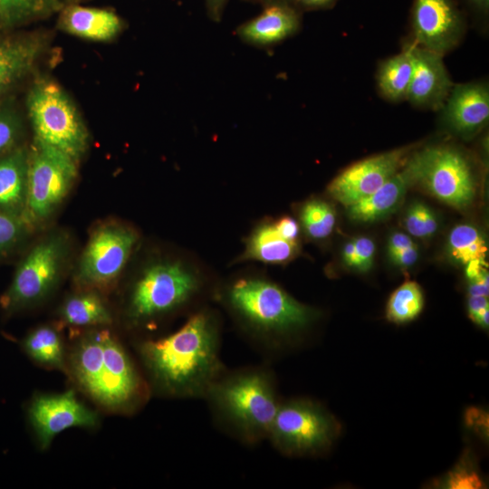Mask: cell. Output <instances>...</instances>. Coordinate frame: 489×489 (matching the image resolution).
I'll list each match as a JSON object with an SVG mask.
<instances>
[{
    "label": "cell",
    "mask_w": 489,
    "mask_h": 489,
    "mask_svg": "<svg viewBox=\"0 0 489 489\" xmlns=\"http://www.w3.org/2000/svg\"><path fill=\"white\" fill-rule=\"evenodd\" d=\"M416 184L439 201L465 208L474 200L475 184L467 158L449 146H433L408 157Z\"/></svg>",
    "instance_id": "10"
},
{
    "label": "cell",
    "mask_w": 489,
    "mask_h": 489,
    "mask_svg": "<svg viewBox=\"0 0 489 489\" xmlns=\"http://www.w3.org/2000/svg\"><path fill=\"white\" fill-rule=\"evenodd\" d=\"M28 167L29 153L24 149H16L0 158V210L24 220Z\"/></svg>",
    "instance_id": "19"
},
{
    "label": "cell",
    "mask_w": 489,
    "mask_h": 489,
    "mask_svg": "<svg viewBox=\"0 0 489 489\" xmlns=\"http://www.w3.org/2000/svg\"><path fill=\"white\" fill-rule=\"evenodd\" d=\"M423 307L424 294L420 285L414 281H407L389 296L386 318L395 324L408 323L418 317Z\"/></svg>",
    "instance_id": "26"
},
{
    "label": "cell",
    "mask_w": 489,
    "mask_h": 489,
    "mask_svg": "<svg viewBox=\"0 0 489 489\" xmlns=\"http://www.w3.org/2000/svg\"><path fill=\"white\" fill-rule=\"evenodd\" d=\"M403 225L409 235L419 238L429 237L437 230L435 213L420 202L409 206L405 214Z\"/></svg>",
    "instance_id": "31"
},
{
    "label": "cell",
    "mask_w": 489,
    "mask_h": 489,
    "mask_svg": "<svg viewBox=\"0 0 489 489\" xmlns=\"http://www.w3.org/2000/svg\"><path fill=\"white\" fill-rule=\"evenodd\" d=\"M76 160L65 152L34 139L29 153L25 220H46L64 200L76 176Z\"/></svg>",
    "instance_id": "9"
},
{
    "label": "cell",
    "mask_w": 489,
    "mask_h": 489,
    "mask_svg": "<svg viewBox=\"0 0 489 489\" xmlns=\"http://www.w3.org/2000/svg\"><path fill=\"white\" fill-rule=\"evenodd\" d=\"M468 293L472 296H488V273L486 270L478 278L469 281Z\"/></svg>",
    "instance_id": "38"
},
{
    "label": "cell",
    "mask_w": 489,
    "mask_h": 489,
    "mask_svg": "<svg viewBox=\"0 0 489 489\" xmlns=\"http://www.w3.org/2000/svg\"><path fill=\"white\" fill-rule=\"evenodd\" d=\"M388 257L390 261L398 267H410L418 258L417 246L415 244L409 247L388 253Z\"/></svg>",
    "instance_id": "36"
},
{
    "label": "cell",
    "mask_w": 489,
    "mask_h": 489,
    "mask_svg": "<svg viewBox=\"0 0 489 489\" xmlns=\"http://www.w3.org/2000/svg\"><path fill=\"white\" fill-rule=\"evenodd\" d=\"M62 321L75 327L110 324V312L102 299L93 292H84L70 296L61 309Z\"/></svg>",
    "instance_id": "24"
},
{
    "label": "cell",
    "mask_w": 489,
    "mask_h": 489,
    "mask_svg": "<svg viewBox=\"0 0 489 489\" xmlns=\"http://www.w3.org/2000/svg\"><path fill=\"white\" fill-rule=\"evenodd\" d=\"M28 415L40 446L44 449L61 432L72 427H93L97 415L82 404L72 390L35 397Z\"/></svg>",
    "instance_id": "13"
},
{
    "label": "cell",
    "mask_w": 489,
    "mask_h": 489,
    "mask_svg": "<svg viewBox=\"0 0 489 489\" xmlns=\"http://www.w3.org/2000/svg\"><path fill=\"white\" fill-rule=\"evenodd\" d=\"M138 241L130 227L110 223L97 228L81 255L77 282L86 287H102L122 272Z\"/></svg>",
    "instance_id": "11"
},
{
    "label": "cell",
    "mask_w": 489,
    "mask_h": 489,
    "mask_svg": "<svg viewBox=\"0 0 489 489\" xmlns=\"http://www.w3.org/2000/svg\"><path fill=\"white\" fill-rule=\"evenodd\" d=\"M25 353L35 362L53 369H64V348L59 332L53 327H37L23 340Z\"/></svg>",
    "instance_id": "25"
},
{
    "label": "cell",
    "mask_w": 489,
    "mask_h": 489,
    "mask_svg": "<svg viewBox=\"0 0 489 489\" xmlns=\"http://www.w3.org/2000/svg\"><path fill=\"white\" fill-rule=\"evenodd\" d=\"M297 5L306 8H319L326 6L333 0H292Z\"/></svg>",
    "instance_id": "43"
},
{
    "label": "cell",
    "mask_w": 489,
    "mask_h": 489,
    "mask_svg": "<svg viewBox=\"0 0 489 489\" xmlns=\"http://www.w3.org/2000/svg\"><path fill=\"white\" fill-rule=\"evenodd\" d=\"M411 150L407 146L355 162L331 180L329 194L344 206L367 197L404 166Z\"/></svg>",
    "instance_id": "12"
},
{
    "label": "cell",
    "mask_w": 489,
    "mask_h": 489,
    "mask_svg": "<svg viewBox=\"0 0 489 489\" xmlns=\"http://www.w3.org/2000/svg\"><path fill=\"white\" fill-rule=\"evenodd\" d=\"M217 318L208 310L195 312L177 331L143 341L139 355L153 387L180 398H204L225 367L220 356Z\"/></svg>",
    "instance_id": "1"
},
{
    "label": "cell",
    "mask_w": 489,
    "mask_h": 489,
    "mask_svg": "<svg viewBox=\"0 0 489 489\" xmlns=\"http://www.w3.org/2000/svg\"><path fill=\"white\" fill-rule=\"evenodd\" d=\"M273 225L283 238L292 243H297L300 227L295 219L283 216L273 222Z\"/></svg>",
    "instance_id": "37"
},
{
    "label": "cell",
    "mask_w": 489,
    "mask_h": 489,
    "mask_svg": "<svg viewBox=\"0 0 489 489\" xmlns=\"http://www.w3.org/2000/svg\"><path fill=\"white\" fill-rule=\"evenodd\" d=\"M228 0H205L208 17L214 22H219L223 16Z\"/></svg>",
    "instance_id": "40"
},
{
    "label": "cell",
    "mask_w": 489,
    "mask_h": 489,
    "mask_svg": "<svg viewBox=\"0 0 489 489\" xmlns=\"http://www.w3.org/2000/svg\"><path fill=\"white\" fill-rule=\"evenodd\" d=\"M416 184L408 158L404 166L379 189L348 206L349 217L357 222L379 220L393 212L402 201L408 189Z\"/></svg>",
    "instance_id": "18"
},
{
    "label": "cell",
    "mask_w": 489,
    "mask_h": 489,
    "mask_svg": "<svg viewBox=\"0 0 489 489\" xmlns=\"http://www.w3.org/2000/svg\"><path fill=\"white\" fill-rule=\"evenodd\" d=\"M204 399L216 425L248 446L267 439L281 401L273 373L266 366L225 369Z\"/></svg>",
    "instance_id": "2"
},
{
    "label": "cell",
    "mask_w": 489,
    "mask_h": 489,
    "mask_svg": "<svg viewBox=\"0 0 489 489\" xmlns=\"http://www.w3.org/2000/svg\"><path fill=\"white\" fill-rule=\"evenodd\" d=\"M201 289L199 276L183 264H153L132 286L127 306L128 319L134 325L155 321L193 302Z\"/></svg>",
    "instance_id": "5"
},
{
    "label": "cell",
    "mask_w": 489,
    "mask_h": 489,
    "mask_svg": "<svg viewBox=\"0 0 489 489\" xmlns=\"http://www.w3.org/2000/svg\"><path fill=\"white\" fill-rule=\"evenodd\" d=\"M413 73L412 44L386 60L378 72V86L382 95L392 101L407 99Z\"/></svg>",
    "instance_id": "23"
},
{
    "label": "cell",
    "mask_w": 489,
    "mask_h": 489,
    "mask_svg": "<svg viewBox=\"0 0 489 489\" xmlns=\"http://www.w3.org/2000/svg\"><path fill=\"white\" fill-rule=\"evenodd\" d=\"M443 124L462 138H471L489 120V88L485 82L453 85L440 108Z\"/></svg>",
    "instance_id": "15"
},
{
    "label": "cell",
    "mask_w": 489,
    "mask_h": 489,
    "mask_svg": "<svg viewBox=\"0 0 489 489\" xmlns=\"http://www.w3.org/2000/svg\"><path fill=\"white\" fill-rule=\"evenodd\" d=\"M342 261L346 266L356 270L357 255L353 239L348 241L342 249Z\"/></svg>",
    "instance_id": "42"
},
{
    "label": "cell",
    "mask_w": 489,
    "mask_h": 489,
    "mask_svg": "<svg viewBox=\"0 0 489 489\" xmlns=\"http://www.w3.org/2000/svg\"><path fill=\"white\" fill-rule=\"evenodd\" d=\"M415 244L409 235L396 232L393 233L388 240V254Z\"/></svg>",
    "instance_id": "39"
},
{
    "label": "cell",
    "mask_w": 489,
    "mask_h": 489,
    "mask_svg": "<svg viewBox=\"0 0 489 489\" xmlns=\"http://www.w3.org/2000/svg\"><path fill=\"white\" fill-rule=\"evenodd\" d=\"M28 225L23 217L0 210V257L19 244L27 233Z\"/></svg>",
    "instance_id": "32"
},
{
    "label": "cell",
    "mask_w": 489,
    "mask_h": 489,
    "mask_svg": "<svg viewBox=\"0 0 489 489\" xmlns=\"http://www.w3.org/2000/svg\"><path fill=\"white\" fill-rule=\"evenodd\" d=\"M59 5V0H0V27H14L46 15Z\"/></svg>",
    "instance_id": "28"
},
{
    "label": "cell",
    "mask_w": 489,
    "mask_h": 489,
    "mask_svg": "<svg viewBox=\"0 0 489 489\" xmlns=\"http://www.w3.org/2000/svg\"><path fill=\"white\" fill-rule=\"evenodd\" d=\"M357 255L356 270L360 272L369 271L373 264L375 254V244L367 236L353 238Z\"/></svg>",
    "instance_id": "33"
},
{
    "label": "cell",
    "mask_w": 489,
    "mask_h": 489,
    "mask_svg": "<svg viewBox=\"0 0 489 489\" xmlns=\"http://www.w3.org/2000/svg\"><path fill=\"white\" fill-rule=\"evenodd\" d=\"M254 3H259L263 4L264 5H267L270 4H275V3H287L289 0H246Z\"/></svg>",
    "instance_id": "45"
},
{
    "label": "cell",
    "mask_w": 489,
    "mask_h": 489,
    "mask_svg": "<svg viewBox=\"0 0 489 489\" xmlns=\"http://www.w3.org/2000/svg\"><path fill=\"white\" fill-rule=\"evenodd\" d=\"M297 252V243L283 238L273 222L260 224L246 240L244 260H256L265 264H284Z\"/></svg>",
    "instance_id": "21"
},
{
    "label": "cell",
    "mask_w": 489,
    "mask_h": 489,
    "mask_svg": "<svg viewBox=\"0 0 489 489\" xmlns=\"http://www.w3.org/2000/svg\"><path fill=\"white\" fill-rule=\"evenodd\" d=\"M66 254V238L61 233L39 241L20 262L1 296L2 310L12 314L46 298L60 278Z\"/></svg>",
    "instance_id": "8"
},
{
    "label": "cell",
    "mask_w": 489,
    "mask_h": 489,
    "mask_svg": "<svg viewBox=\"0 0 489 489\" xmlns=\"http://www.w3.org/2000/svg\"><path fill=\"white\" fill-rule=\"evenodd\" d=\"M413 43L443 55L461 40L463 22L452 0H415Z\"/></svg>",
    "instance_id": "14"
},
{
    "label": "cell",
    "mask_w": 489,
    "mask_h": 489,
    "mask_svg": "<svg viewBox=\"0 0 489 489\" xmlns=\"http://www.w3.org/2000/svg\"><path fill=\"white\" fill-rule=\"evenodd\" d=\"M38 51L39 44L31 39L0 40V94L28 72Z\"/></svg>",
    "instance_id": "22"
},
{
    "label": "cell",
    "mask_w": 489,
    "mask_h": 489,
    "mask_svg": "<svg viewBox=\"0 0 489 489\" xmlns=\"http://www.w3.org/2000/svg\"><path fill=\"white\" fill-rule=\"evenodd\" d=\"M340 425L319 402L294 398L280 401L267 440L287 456L318 455L329 450Z\"/></svg>",
    "instance_id": "6"
},
{
    "label": "cell",
    "mask_w": 489,
    "mask_h": 489,
    "mask_svg": "<svg viewBox=\"0 0 489 489\" xmlns=\"http://www.w3.org/2000/svg\"><path fill=\"white\" fill-rule=\"evenodd\" d=\"M300 219L311 238L323 239L333 231L336 214L331 204L321 199H312L302 206Z\"/></svg>",
    "instance_id": "29"
},
{
    "label": "cell",
    "mask_w": 489,
    "mask_h": 489,
    "mask_svg": "<svg viewBox=\"0 0 489 489\" xmlns=\"http://www.w3.org/2000/svg\"><path fill=\"white\" fill-rule=\"evenodd\" d=\"M223 297L245 334L266 352L283 349L318 317L316 310L276 283L258 277L233 282Z\"/></svg>",
    "instance_id": "3"
},
{
    "label": "cell",
    "mask_w": 489,
    "mask_h": 489,
    "mask_svg": "<svg viewBox=\"0 0 489 489\" xmlns=\"http://www.w3.org/2000/svg\"><path fill=\"white\" fill-rule=\"evenodd\" d=\"M472 5L484 13L488 11L489 0H468Z\"/></svg>",
    "instance_id": "44"
},
{
    "label": "cell",
    "mask_w": 489,
    "mask_h": 489,
    "mask_svg": "<svg viewBox=\"0 0 489 489\" xmlns=\"http://www.w3.org/2000/svg\"><path fill=\"white\" fill-rule=\"evenodd\" d=\"M411 44L413 73L407 100L420 108L440 110L453 87L442 55Z\"/></svg>",
    "instance_id": "16"
},
{
    "label": "cell",
    "mask_w": 489,
    "mask_h": 489,
    "mask_svg": "<svg viewBox=\"0 0 489 489\" xmlns=\"http://www.w3.org/2000/svg\"><path fill=\"white\" fill-rule=\"evenodd\" d=\"M447 250L452 259L466 264L472 260L484 259L488 249L477 228L470 225H458L448 235Z\"/></svg>",
    "instance_id": "27"
},
{
    "label": "cell",
    "mask_w": 489,
    "mask_h": 489,
    "mask_svg": "<svg viewBox=\"0 0 489 489\" xmlns=\"http://www.w3.org/2000/svg\"><path fill=\"white\" fill-rule=\"evenodd\" d=\"M465 265V275L469 281H472L481 276L485 271L486 264L484 259H475L468 262Z\"/></svg>",
    "instance_id": "41"
},
{
    "label": "cell",
    "mask_w": 489,
    "mask_h": 489,
    "mask_svg": "<svg viewBox=\"0 0 489 489\" xmlns=\"http://www.w3.org/2000/svg\"><path fill=\"white\" fill-rule=\"evenodd\" d=\"M300 16L288 3L264 5L257 16L240 24L235 34L244 43L259 47L273 45L294 34Z\"/></svg>",
    "instance_id": "17"
},
{
    "label": "cell",
    "mask_w": 489,
    "mask_h": 489,
    "mask_svg": "<svg viewBox=\"0 0 489 489\" xmlns=\"http://www.w3.org/2000/svg\"><path fill=\"white\" fill-rule=\"evenodd\" d=\"M488 299L486 296L469 295L467 312L469 318L482 328L488 327Z\"/></svg>",
    "instance_id": "35"
},
{
    "label": "cell",
    "mask_w": 489,
    "mask_h": 489,
    "mask_svg": "<svg viewBox=\"0 0 489 489\" xmlns=\"http://www.w3.org/2000/svg\"><path fill=\"white\" fill-rule=\"evenodd\" d=\"M27 105L34 139L77 161L87 149L88 132L62 88L53 82H38L28 95Z\"/></svg>",
    "instance_id": "7"
},
{
    "label": "cell",
    "mask_w": 489,
    "mask_h": 489,
    "mask_svg": "<svg viewBox=\"0 0 489 489\" xmlns=\"http://www.w3.org/2000/svg\"><path fill=\"white\" fill-rule=\"evenodd\" d=\"M439 485L450 489H477L483 488L484 483L472 455L465 452L454 468L442 478Z\"/></svg>",
    "instance_id": "30"
},
{
    "label": "cell",
    "mask_w": 489,
    "mask_h": 489,
    "mask_svg": "<svg viewBox=\"0 0 489 489\" xmlns=\"http://www.w3.org/2000/svg\"><path fill=\"white\" fill-rule=\"evenodd\" d=\"M60 24L66 32L93 41H107L115 37L122 27L121 20L112 11L67 6L62 13Z\"/></svg>",
    "instance_id": "20"
},
{
    "label": "cell",
    "mask_w": 489,
    "mask_h": 489,
    "mask_svg": "<svg viewBox=\"0 0 489 489\" xmlns=\"http://www.w3.org/2000/svg\"><path fill=\"white\" fill-rule=\"evenodd\" d=\"M18 135L17 120L11 114L0 112V154L14 144Z\"/></svg>",
    "instance_id": "34"
},
{
    "label": "cell",
    "mask_w": 489,
    "mask_h": 489,
    "mask_svg": "<svg viewBox=\"0 0 489 489\" xmlns=\"http://www.w3.org/2000/svg\"><path fill=\"white\" fill-rule=\"evenodd\" d=\"M70 369L78 386L103 407L129 409L145 398L142 378L109 331H91L79 340L70 357Z\"/></svg>",
    "instance_id": "4"
}]
</instances>
